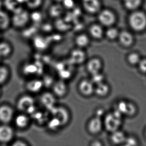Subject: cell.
Segmentation results:
<instances>
[{"instance_id": "cell-1", "label": "cell", "mask_w": 146, "mask_h": 146, "mask_svg": "<svg viewBox=\"0 0 146 146\" xmlns=\"http://www.w3.org/2000/svg\"><path fill=\"white\" fill-rule=\"evenodd\" d=\"M11 27L20 31L31 24L30 11L20 7L11 13Z\"/></svg>"}, {"instance_id": "cell-2", "label": "cell", "mask_w": 146, "mask_h": 146, "mask_svg": "<svg viewBox=\"0 0 146 146\" xmlns=\"http://www.w3.org/2000/svg\"><path fill=\"white\" fill-rule=\"evenodd\" d=\"M17 106L21 112L28 114H32L35 111V101L31 96L23 95L18 100Z\"/></svg>"}, {"instance_id": "cell-3", "label": "cell", "mask_w": 146, "mask_h": 146, "mask_svg": "<svg viewBox=\"0 0 146 146\" xmlns=\"http://www.w3.org/2000/svg\"><path fill=\"white\" fill-rule=\"evenodd\" d=\"M122 114L117 110L107 115L105 120L106 129L111 132L117 130L122 123Z\"/></svg>"}, {"instance_id": "cell-4", "label": "cell", "mask_w": 146, "mask_h": 146, "mask_svg": "<svg viewBox=\"0 0 146 146\" xmlns=\"http://www.w3.org/2000/svg\"><path fill=\"white\" fill-rule=\"evenodd\" d=\"M129 23L131 27L134 30H143L146 27V15L142 12H135L130 16Z\"/></svg>"}, {"instance_id": "cell-5", "label": "cell", "mask_w": 146, "mask_h": 146, "mask_svg": "<svg viewBox=\"0 0 146 146\" xmlns=\"http://www.w3.org/2000/svg\"><path fill=\"white\" fill-rule=\"evenodd\" d=\"M50 111L52 117L60 121L62 127L65 126L69 123L70 115L66 108L62 106H55Z\"/></svg>"}, {"instance_id": "cell-6", "label": "cell", "mask_w": 146, "mask_h": 146, "mask_svg": "<svg viewBox=\"0 0 146 146\" xmlns=\"http://www.w3.org/2000/svg\"><path fill=\"white\" fill-rule=\"evenodd\" d=\"M31 41L32 46L39 52H44L47 50L51 44L47 36L41 33H38Z\"/></svg>"}, {"instance_id": "cell-7", "label": "cell", "mask_w": 146, "mask_h": 146, "mask_svg": "<svg viewBox=\"0 0 146 146\" xmlns=\"http://www.w3.org/2000/svg\"><path fill=\"white\" fill-rule=\"evenodd\" d=\"M65 11L61 4L52 2L48 9V16L49 19L54 21L63 17Z\"/></svg>"}, {"instance_id": "cell-8", "label": "cell", "mask_w": 146, "mask_h": 146, "mask_svg": "<svg viewBox=\"0 0 146 146\" xmlns=\"http://www.w3.org/2000/svg\"><path fill=\"white\" fill-rule=\"evenodd\" d=\"M14 136V131L8 124H4L0 126V142L8 143L12 142Z\"/></svg>"}, {"instance_id": "cell-9", "label": "cell", "mask_w": 146, "mask_h": 146, "mask_svg": "<svg viewBox=\"0 0 146 146\" xmlns=\"http://www.w3.org/2000/svg\"><path fill=\"white\" fill-rule=\"evenodd\" d=\"M86 57L85 53L83 49L76 47L70 51L69 60L72 64H81L85 61Z\"/></svg>"}, {"instance_id": "cell-10", "label": "cell", "mask_w": 146, "mask_h": 146, "mask_svg": "<svg viewBox=\"0 0 146 146\" xmlns=\"http://www.w3.org/2000/svg\"><path fill=\"white\" fill-rule=\"evenodd\" d=\"M14 111L9 105H3L0 107V121L4 124H8L13 120Z\"/></svg>"}, {"instance_id": "cell-11", "label": "cell", "mask_w": 146, "mask_h": 146, "mask_svg": "<svg viewBox=\"0 0 146 146\" xmlns=\"http://www.w3.org/2000/svg\"><path fill=\"white\" fill-rule=\"evenodd\" d=\"M52 93L56 97H64L68 91V85L64 80L60 79L55 81L52 85Z\"/></svg>"}, {"instance_id": "cell-12", "label": "cell", "mask_w": 146, "mask_h": 146, "mask_svg": "<svg viewBox=\"0 0 146 146\" xmlns=\"http://www.w3.org/2000/svg\"><path fill=\"white\" fill-rule=\"evenodd\" d=\"M56 97L52 92H45L41 95L40 102L45 108L51 111L55 106Z\"/></svg>"}, {"instance_id": "cell-13", "label": "cell", "mask_w": 146, "mask_h": 146, "mask_svg": "<svg viewBox=\"0 0 146 146\" xmlns=\"http://www.w3.org/2000/svg\"><path fill=\"white\" fill-rule=\"evenodd\" d=\"M20 31L22 32L21 36L23 39L30 41L40 33L38 26L31 23Z\"/></svg>"}, {"instance_id": "cell-14", "label": "cell", "mask_w": 146, "mask_h": 146, "mask_svg": "<svg viewBox=\"0 0 146 146\" xmlns=\"http://www.w3.org/2000/svg\"><path fill=\"white\" fill-rule=\"evenodd\" d=\"M81 4L84 11L88 13H96L100 7L98 0H81Z\"/></svg>"}, {"instance_id": "cell-15", "label": "cell", "mask_w": 146, "mask_h": 146, "mask_svg": "<svg viewBox=\"0 0 146 146\" xmlns=\"http://www.w3.org/2000/svg\"><path fill=\"white\" fill-rule=\"evenodd\" d=\"M99 20L103 25L110 26L114 23L115 21V16L111 11L104 10L100 13Z\"/></svg>"}, {"instance_id": "cell-16", "label": "cell", "mask_w": 146, "mask_h": 146, "mask_svg": "<svg viewBox=\"0 0 146 146\" xmlns=\"http://www.w3.org/2000/svg\"><path fill=\"white\" fill-rule=\"evenodd\" d=\"M44 86L42 80L34 78L27 82L26 84V88L31 93H37L42 90Z\"/></svg>"}, {"instance_id": "cell-17", "label": "cell", "mask_w": 146, "mask_h": 146, "mask_svg": "<svg viewBox=\"0 0 146 146\" xmlns=\"http://www.w3.org/2000/svg\"><path fill=\"white\" fill-rule=\"evenodd\" d=\"M95 88L92 81L83 80L78 85V90L81 94L86 96L90 95L94 91Z\"/></svg>"}, {"instance_id": "cell-18", "label": "cell", "mask_w": 146, "mask_h": 146, "mask_svg": "<svg viewBox=\"0 0 146 146\" xmlns=\"http://www.w3.org/2000/svg\"><path fill=\"white\" fill-rule=\"evenodd\" d=\"M15 125L20 129H25L29 126L30 118L29 114L21 112L20 114L15 116L13 119Z\"/></svg>"}, {"instance_id": "cell-19", "label": "cell", "mask_w": 146, "mask_h": 146, "mask_svg": "<svg viewBox=\"0 0 146 146\" xmlns=\"http://www.w3.org/2000/svg\"><path fill=\"white\" fill-rule=\"evenodd\" d=\"M73 41L76 47L82 49L87 47L90 42L88 36L86 34L82 33L76 34L74 37Z\"/></svg>"}, {"instance_id": "cell-20", "label": "cell", "mask_w": 146, "mask_h": 146, "mask_svg": "<svg viewBox=\"0 0 146 146\" xmlns=\"http://www.w3.org/2000/svg\"><path fill=\"white\" fill-rule=\"evenodd\" d=\"M13 51V46L10 42L6 40L0 42V57H8L12 54Z\"/></svg>"}, {"instance_id": "cell-21", "label": "cell", "mask_w": 146, "mask_h": 146, "mask_svg": "<svg viewBox=\"0 0 146 146\" xmlns=\"http://www.w3.org/2000/svg\"><path fill=\"white\" fill-rule=\"evenodd\" d=\"M102 126V123L100 117H96L90 120L88 125V129L91 133L95 134L100 131Z\"/></svg>"}, {"instance_id": "cell-22", "label": "cell", "mask_w": 146, "mask_h": 146, "mask_svg": "<svg viewBox=\"0 0 146 146\" xmlns=\"http://www.w3.org/2000/svg\"><path fill=\"white\" fill-rule=\"evenodd\" d=\"M102 66V64L100 60L94 58L90 60L87 64V69L91 74L100 72Z\"/></svg>"}, {"instance_id": "cell-23", "label": "cell", "mask_w": 146, "mask_h": 146, "mask_svg": "<svg viewBox=\"0 0 146 146\" xmlns=\"http://www.w3.org/2000/svg\"><path fill=\"white\" fill-rule=\"evenodd\" d=\"M31 23L38 26L43 21V15L40 10L30 11Z\"/></svg>"}, {"instance_id": "cell-24", "label": "cell", "mask_w": 146, "mask_h": 146, "mask_svg": "<svg viewBox=\"0 0 146 146\" xmlns=\"http://www.w3.org/2000/svg\"><path fill=\"white\" fill-rule=\"evenodd\" d=\"M8 13L0 10V30H6L11 27V16Z\"/></svg>"}, {"instance_id": "cell-25", "label": "cell", "mask_w": 146, "mask_h": 146, "mask_svg": "<svg viewBox=\"0 0 146 146\" xmlns=\"http://www.w3.org/2000/svg\"><path fill=\"white\" fill-rule=\"evenodd\" d=\"M39 32L45 35L48 36L53 32L54 29V22L50 23V21H43L38 26Z\"/></svg>"}, {"instance_id": "cell-26", "label": "cell", "mask_w": 146, "mask_h": 146, "mask_svg": "<svg viewBox=\"0 0 146 146\" xmlns=\"http://www.w3.org/2000/svg\"><path fill=\"white\" fill-rule=\"evenodd\" d=\"M3 5L7 11L11 13L20 7H22L18 0H3Z\"/></svg>"}, {"instance_id": "cell-27", "label": "cell", "mask_w": 146, "mask_h": 146, "mask_svg": "<svg viewBox=\"0 0 146 146\" xmlns=\"http://www.w3.org/2000/svg\"><path fill=\"white\" fill-rule=\"evenodd\" d=\"M44 2V0H27L24 7L30 11L40 10Z\"/></svg>"}, {"instance_id": "cell-28", "label": "cell", "mask_w": 146, "mask_h": 146, "mask_svg": "<svg viewBox=\"0 0 146 146\" xmlns=\"http://www.w3.org/2000/svg\"><path fill=\"white\" fill-rule=\"evenodd\" d=\"M119 39L122 45L125 46H131L133 41V36L130 33L127 31L121 32L119 34Z\"/></svg>"}, {"instance_id": "cell-29", "label": "cell", "mask_w": 146, "mask_h": 146, "mask_svg": "<svg viewBox=\"0 0 146 146\" xmlns=\"http://www.w3.org/2000/svg\"><path fill=\"white\" fill-rule=\"evenodd\" d=\"M111 138L113 143L119 144L124 143L126 137L125 134L122 131H119L117 130L112 132Z\"/></svg>"}, {"instance_id": "cell-30", "label": "cell", "mask_w": 146, "mask_h": 146, "mask_svg": "<svg viewBox=\"0 0 146 146\" xmlns=\"http://www.w3.org/2000/svg\"><path fill=\"white\" fill-rule=\"evenodd\" d=\"M89 33L92 37L96 39H99L102 36L103 30L100 26L94 25L90 28Z\"/></svg>"}, {"instance_id": "cell-31", "label": "cell", "mask_w": 146, "mask_h": 146, "mask_svg": "<svg viewBox=\"0 0 146 146\" xmlns=\"http://www.w3.org/2000/svg\"><path fill=\"white\" fill-rule=\"evenodd\" d=\"M109 89L108 85L102 82L96 84V87L95 88L94 91L100 96H105L109 92Z\"/></svg>"}, {"instance_id": "cell-32", "label": "cell", "mask_w": 146, "mask_h": 146, "mask_svg": "<svg viewBox=\"0 0 146 146\" xmlns=\"http://www.w3.org/2000/svg\"><path fill=\"white\" fill-rule=\"evenodd\" d=\"M10 75V71L7 67L0 66V84L6 82Z\"/></svg>"}, {"instance_id": "cell-33", "label": "cell", "mask_w": 146, "mask_h": 146, "mask_svg": "<svg viewBox=\"0 0 146 146\" xmlns=\"http://www.w3.org/2000/svg\"><path fill=\"white\" fill-rule=\"evenodd\" d=\"M141 0H124V3L126 8L129 10L136 9L140 6Z\"/></svg>"}, {"instance_id": "cell-34", "label": "cell", "mask_w": 146, "mask_h": 146, "mask_svg": "<svg viewBox=\"0 0 146 146\" xmlns=\"http://www.w3.org/2000/svg\"><path fill=\"white\" fill-rule=\"evenodd\" d=\"M48 127L49 129L52 131H56L59 128L62 127L60 121L55 118L52 117L48 123Z\"/></svg>"}, {"instance_id": "cell-35", "label": "cell", "mask_w": 146, "mask_h": 146, "mask_svg": "<svg viewBox=\"0 0 146 146\" xmlns=\"http://www.w3.org/2000/svg\"><path fill=\"white\" fill-rule=\"evenodd\" d=\"M61 4L65 11H72L76 5L75 0H62Z\"/></svg>"}, {"instance_id": "cell-36", "label": "cell", "mask_w": 146, "mask_h": 146, "mask_svg": "<svg viewBox=\"0 0 146 146\" xmlns=\"http://www.w3.org/2000/svg\"><path fill=\"white\" fill-rule=\"evenodd\" d=\"M128 60L132 64H139L141 61L140 56L137 53H131L128 56Z\"/></svg>"}, {"instance_id": "cell-37", "label": "cell", "mask_w": 146, "mask_h": 146, "mask_svg": "<svg viewBox=\"0 0 146 146\" xmlns=\"http://www.w3.org/2000/svg\"><path fill=\"white\" fill-rule=\"evenodd\" d=\"M92 81H91L93 83H94L96 84H97L103 82L104 76L101 74L100 72L92 74Z\"/></svg>"}, {"instance_id": "cell-38", "label": "cell", "mask_w": 146, "mask_h": 146, "mask_svg": "<svg viewBox=\"0 0 146 146\" xmlns=\"http://www.w3.org/2000/svg\"><path fill=\"white\" fill-rule=\"evenodd\" d=\"M118 32L116 29L111 28L108 30L106 32V35L109 39L113 40L117 38L118 35Z\"/></svg>"}, {"instance_id": "cell-39", "label": "cell", "mask_w": 146, "mask_h": 146, "mask_svg": "<svg viewBox=\"0 0 146 146\" xmlns=\"http://www.w3.org/2000/svg\"><path fill=\"white\" fill-rule=\"evenodd\" d=\"M136 110V108L134 104L130 102H128L127 109H126L125 114L131 116L135 113Z\"/></svg>"}, {"instance_id": "cell-40", "label": "cell", "mask_w": 146, "mask_h": 146, "mask_svg": "<svg viewBox=\"0 0 146 146\" xmlns=\"http://www.w3.org/2000/svg\"><path fill=\"white\" fill-rule=\"evenodd\" d=\"M128 102L125 101H121L118 103L117 110L119 111L122 114H125L127 109Z\"/></svg>"}, {"instance_id": "cell-41", "label": "cell", "mask_w": 146, "mask_h": 146, "mask_svg": "<svg viewBox=\"0 0 146 146\" xmlns=\"http://www.w3.org/2000/svg\"><path fill=\"white\" fill-rule=\"evenodd\" d=\"M11 145L13 146H29V144L24 140L18 139L12 142Z\"/></svg>"}, {"instance_id": "cell-42", "label": "cell", "mask_w": 146, "mask_h": 146, "mask_svg": "<svg viewBox=\"0 0 146 146\" xmlns=\"http://www.w3.org/2000/svg\"><path fill=\"white\" fill-rule=\"evenodd\" d=\"M124 143H125V145L128 146H135L137 143L136 140L133 137H126Z\"/></svg>"}, {"instance_id": "cell-43", "label": "cell", "mask_w": 146, "mask_h": 146, "mask_svg": "<svg viewBox=\"0 0 146 146\" xmlns=\"http://www.w3.org/2000/svg\"><path fill=\"white\" fill-rule=\"evenodd\" d=\"M25 67H26L25 71L27 72H29V73L33 74V72H35L36 71V67L33 64H29L26 66H25Z\"/></svg>"}, {"instance_id": "cell-44", "label": "cell", "mask_w": 146, "mask_h": 146, "mask_svg": "<svg viewBox=\"0 0 146 146\" xmlns=\"http://www.w3.org/2000/svg\"><path fill=\"white\" fill-rule=\"evenodd\" d=\"M139 64L141 70L143 72H146V59L141 60Z\"/></svg>"}, {"instance_id": "cell-45", "label": "cell", "mask_w": 146, "mask_h": 146, "mask_svg": "<svg viewBox=\"0 0 146 146\" xmlns=\"http://www.w3.org/2000/svg\"><path fill=\"white\" fill-rule=\"evenodd\" d=\"M103 113V111L102 110H99L96 111V117H100V116H102Z\"/></svg>"}, {"instance_id": "cell-46", "label": "cell", "mask_w": 146, "mask_h": 146, "mask_svg": "<svg viewBox=\"0 0 146 146\" xmlns=\"http://www.w3.org/2000/svg\"></svg>"}]
</instances>
